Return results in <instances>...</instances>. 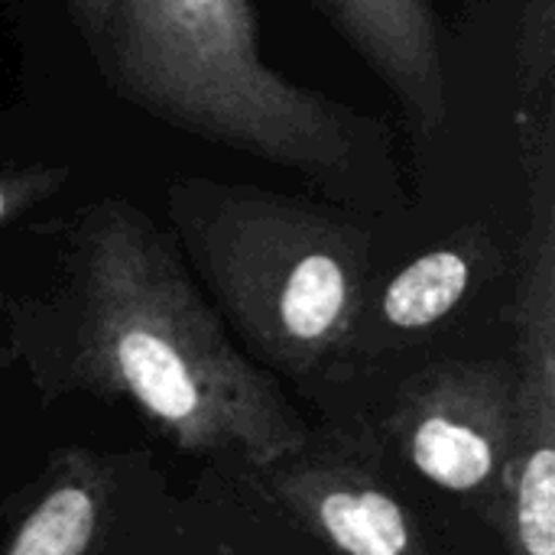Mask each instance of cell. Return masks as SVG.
Returning <instances> with one entry per match:
<instances>
[{"instance_id": "1", "label": "cell", "mask_w": 555, "mask_h": 555, "mask_svg": "<svg viewBox=\"0 0 555 555\" xmlns=\"http://www.w3.org/2000/svg\"><path fill=\"white\" fill-rule=\"evenodd\" d=\"M13 322L36 361L133 403L189 455L273 468L306 449L276 380L234 348L176 244L124 195L75 211L59 283L20 302Z\"/></svg>"}, {"instance_id": "2", "label": "cell", "mask_w": 555, "mask_h": 555, "mask_svg": "<svg viewBox=\"0 0 555 555\" xmlns=\"http://www.w3.org/2000/svg\"><path fill=\"white\" fill-rule=\"evenodd\" d=\"M88 49L143 114L296 172L332 205L390 215L410 202L390 127L270 68L254 0H111Z\"/></svg>"}, {"instance_id": "3", "label": "cell", "mask_w": 555, "mask_h": 555, "mask_svg": "<svg viewBox=\"0 0 555 555\" xmlns=\"http://www.w3.org/2000/svg\"><path fill=\"white\" fill-rule=\"evenodd\" d=\"M166 218L221 315L276 371L309 377L354 348L374 231L361 215L250 182L179 176Z\"/></svg>"}, {"instance_id": "4", "label": "cell", "mask_w": 555, "mask_h": 555, "mask_svg": "<svg viewBox=\"0 0 555 555\" xmlns=\"http://www.w3.org/2000/svg\"><path fill=\"white\" fill-rule=\"evenodd\" d=\"M524 433L514 364L442 361L397 397L390 436L420 478L465 498L498 530Z\"/></svg>"}, {"instance_id": "5", "label": "cell", "mask_w": 555, "mask_h": 555, "mask_svg": "<svg viewBox=\"0 0 555 555\" xmlns=\"http://www.w3.org/2000/svg\"><path fill=\"white\" fill-rule=\"evenodd\" d=\"M387 85L416 143L452 117L442 23L433 0H306Z\"/></svg>"}, {"instance_id": "6", "label": "cell", "mask_w": 555, "mask_h": 555, "mask_svg": "<svg viewBox=\"0 0 555 555\" xmlns=\"http://www.w3.org/2000/svg\"><path fill=\"white\" fill-rule=\"evenodd\" d=\"M273 494L338 555H429L406 507L351 465H296L270 475Z\"/></svg>"}, {"instance_id": "7", "label": "cell", "mask_w": 555, "mask_h": 555, "mask_svg": "<svg viewBox=\"0 0 555 555\" xmlns=\"http://www.w3.org/2000/svg\"><path fill=\"white\" fill-rule=\"evenodd\" d=\"M498 263L501 250L494 231L485 221L465 224L449 241L400 267L377 296L371 289L361 322L374 319L380 332L400 338L433 332L468 299V293L488 273L498 270Z\"/></svg>"}, {"instance_id": "8", "label": "cell", "mask_w": 555, "mask_h": 555, "mask_svg": "<svg viewBox=\"0 0 555 555\" xmlns=\"http://www.w3.org/2000/svg\"><path fill=\"white\" fill-rule=\"evenodd\" d=\"M524 433L498 533L507 555H555V351L517 354Z\"/></svg>"}, {"instance_id": "9", "label": "cell", "mask_w": 555, "mask_h": 555, "mask_svg": "<svg viewBox=\"0 0 555 555\" xmlns=\"http://www.w3.org/2000/svg\"><path fill=\"white\" fill-rule=\"evenodd\" d=\"M111 501L107 465L91 452H65L3 555H91Z\"/></svg>"}, {"instance_id": "10", "label": "cell", "mask_w": 555, "mask_h": 555, "mask_svg": "<svg viewBox=\"0 0 555 555\" xmlns=\"http://www.w3.org/2000/svg\"><path fill=\"white\" fill-rule=\"evenodd\" d=\"M517 117L555 111V0H524L517 23Z\"/></svg>"}, {"instance_id": "11", "label": "cell", "mask_w": 555, "mask_h": 555, "mask_svg": "<svg viewBox=\"0 0 555 555\" xmlns=\"http://www.w3.org/2000/svg\"><path fill=\"white\" fill-rule=\"evenodd\" d=\"M72 172L59 163H0V231L55 198Z\"/></svg>"}, {"instance_id": "12", "label": "cell", "mask_w": 555, "mask_h": 555, "mask_svg": "<svg viewBox=\"0 0 555 555\" xmlns=\"http://www.w3.org/2000/svg\"><path fill=\"white\" fill-rule=\"evenodd\" d=\"M111 0H68V13L78 26V33L85 36V42L94 39V33L101 29V20L107 13Z\"/></svg>"}]
</instances>
